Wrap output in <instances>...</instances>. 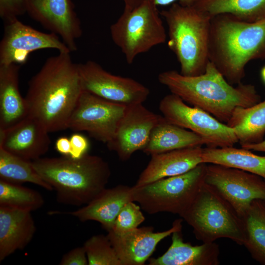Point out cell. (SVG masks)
<instances>
[{
  "label": "cell",
  "instance_id": "10",
  "mask_svg": "<svg viewBox=\"0 0 265 265\" xmlns=\"http://www.w3.org/2000/svg\"><path fill=\"white\" fill-rule=\"evenodd\" d=\"M126 107L83 90L68 120L67 129L86 132L96 140L107 144L114 137Z\"/></svg>",
  "mask_w": 265,
  "mask_h": 265
},
{
  "label": "cell",
  "instance_id": "15",
  "mask_svg": "<svg viewBox=\"0 0 265 265\" xmlns=\"http://www.w3.org/2000/svg\"><path fill=\"white\" fill-rule=\"evenodd\" d=\"M26 12L50 32L58 35L71 52L77 50L81 22L72 0H28Z\"/></svg>",
  "mask_w": 265,
  "mask_h": 265
},
{
  "label": "cell",
  "instance_id": "19",
  "mask_svg": "<svg viewBox=\"0 0 265 265\" xmlns=\"http://www.w3.org/2000/svg\"><path fill=\"white\" fill-rule=\"evenodd\" d=\"M202 152L201 146H196L152 155L150 161L133 186L138 187L185 173L203 163Z\"/></svg>",
  "mask_w": 265,
  "mask_h": 265
},
{
  "label": "cell",
  "instance_id": "39",
  "mask_svg": "<svg viewBox=\"0 0 265 265\" xmlns=\"http://www.w3.org/2000/svg\"><path fill=\"white\" fill-rule=\"evenodd\" d=\"M261 77L263 82L265 84V66L261 70Z\"/></svg>",
  "mask_w": 265,
  "mask_h": 265
},
{
  "label": "cell",
  "instance_id": "14",
  "mask_svg": "<svg viewBox=\"0 0 265 265\" xmlns=\"http://www.w3.org/2000/svg\"><path fill=\"white\" fill-rule=\"evenodd\" d=\"M145 107L143 104L127 106L114 137L106 144L123 161L129 159L147 145L151 132L163 118Z\"/></svg>",
  "mask_w": 265,
  "mask_h": 265
},
{
  "label": "cell",
  "instance_id": "35",
  "mask_svg": "<svg viewBox=\"0 0 265 265\" xmlns=\"http://www.w3.org/2000/svg\"><path fill=\"white\" fill-rule=\"evenodd\" d=\"M56 151L63 156H69L71 152L70 138L61 136L58 138L55 144Z\"/></svg>",
  "mask_w": 265,
  "mask_h": 265
},
{
  "label": "cell",
  "instance_id": "38",
  "mask_svg": "<svg viewBox=\"0 0 265 265\" xmlns=\"http://www.w3.org/2000/svg\"><path fill=\"white\" fill-rule=\"evenodd\" d=\"M144 0H122L124 4V10H130L139 5Z\"/></svg>",
  "mask_w": 265,
  "mask_h": 265
},
{
  "label": "cell",
  "instance_id": "21",
  "mask_svg": "<svg viewBox=\"0 0 265 265\" xmlns=\"http://www.w3.org/2000/svg\"><path fill=\"white\" fill-rule=\"evenodd\" d=\"M167 250L157 258H150L149 265H218L219 247L214 242L193 246L184 241L182 230L171 235Z\"/></svg>",
  "mask_w": 265,
  "mask_h": 265
},
{
  "label": "cell",
  "instance_id": "20",
  "mask_svg": "<svg viewBox=\"0 0 265 265\" xmlns=\"http://www.w3.org/2000/svg\"><path fill=\"white\" fill-rule=\"evenodd\" d=\"M36 230L31 212L0 206V262L24 249Z\"/></svg>",
  "mask_w": 265,
  "mask_h": 265
},
{
  "label": "cell",
  "instance_id": "32",
  "mask_svg": "<svg viewBox=\"0 0 265 265\" xmlns=\"http://www.w3.org/2000/svg\"><path fill=\"white\" fill-rule=\"evenodd\" d=\"M28 0H0V16L7 22L26 12Z\"/></svg>",
  "mask_w": 265,
  "mask_h": 265
},
{
  "label": "cell",
  "instance_id": "34",
  "mask_svg": "<svg viewBox=\"0 0 265 265\" xmlns=\"http://www.w3.org/2000/svg\"><path fill=\"white\" fill-rule=\"evenodd\" d=\"M70 140L71 152L69 157L78 159L87 153L89 144L85 136L80 133H74L70 137Z\"/></svg>",
  "mask_w": 265,
  "mask_h": 265
},
{
  "label": "cell",
  "instance_id": "36",
  "mask_svg": "<svg viewBox=\"0 0 265 265\" xmlns=\"http://www.w3.org/2000/svg\"><path fill=\"white\" fill-rule=\"evenodd\" d=\"M157 7L166 6L178 2L184 6L194 5L199 0H149Z\"/></svg>",
  "mask_w": 265,
  "mask_h": 265
},
{
  "label": "cell",
  "instance_id": "11",
  "mask_svg": "<svg viewBox=\"0 0 265 265\" xmlns=\"http://www.w3.org/2000/svg\"><path fill=\"white\" fill-rule=\"evenodd\" d=\"M205 182L227 201L241 218L253 200H265V180L243 170L207 163Z\"/></svg>",
  "mask_w": 265,
  "mask_h": 265
},
{
  "label": "cell",
  "instance_id": "30",
  "mask_svg": "<svg viewBox=\"0 0 265 265\" xmlns=\"http://www.w3.org/2000/svg\"><path fill=\"white\" fill-rule=\"evenodd\" d=\"M83 246L89 265H122L107 235L92 236Z\"/></svg>",
  "mask_w": 265,
  "mask_h": 265
},
{
  "label": "cell",
  "instance_id": "23",
  "mask_svg": "<svg viewBox=\"0 0 265 265\" xmlns=\"http://www.w3.org/2000/svg\"><path fill=\"white\" fill-rule=\"evenodd\" d=\"M205 145L196 133L168 122L164 117L152 130L142 151L148 155Z\"/></svg>",
  "mask_w": 265,
  "mask_h": 265
},
{
  "label": "cell",
  "instance_id": "13",
  "mask_svg": "<svg viewBox=\"0 0 265 265\" xmlns=\"http://www.w3.org/2000/svg\"><path fill=\"white\" fill-rule=\"evenodd\" d=\"M43 49L71 53L59 37L53 33L38 30L24 24L18 18L6 22L0 43V65L24 64L31 53Z\"/></svg>",
  "mask_w": 265,
  "mask_h": 265
},
{
  "label": "cell",
  "instance_id": "2",
  "mask_svg": "<svg viewBox=\"0 0 265 265\" xmlns=\"http://www.w3.org/2000/svg\"><path fill=\"white\" fill-rule=\"evenodd\" d=\"M158 78L171 93L225 124L237 107H249L261 101L254 85L230 84L210 61L205 72L199 75L187 76L168 70L159 73Z\"/></svg>",
  "mask_w": 265,
  "mask_h": 265
},
{
  "label": "cell",
  "instance_id": "26",
  "mask_svg": "<svg viewBox=\"0 0 265 265\" xmlns=\"http://www.w3.org/2000/svg\"><path fill=\"white\" fill-rule=\"evenodd\" d=\"M194 5L211 17L229 14L249 22L265 19V0H199Z\"/></svg>",
  "mask_w": 265,
  "mask_h": 265
},
{
  "label": "cell",
  "instance_id": "25",
  "mask_svg": "<svg viewBox=\"0 0 265 265\" xmlns=\"http://www.w3.org/2000/svg\"><path fill=\"white\" fill-rule=\"evenodd\" d=\"M202 161L243 170L265 180V156H259L244 148L234 146L203 148Z\"/></svg>",
  "mask_w": 265,
  "mask_h": 265
},
{
  "label": "cell",
  "instance_id": "28",
  "mask_svg": "<svg viewBox=\"0 0 265 265\" xmlns=\"http://www.w3.org/2000/svg\"><path fill=\"white\" fill-rule=\"evenodd\" d=\"M0 180L14 184L29 183L52 191L34 168L32 161L13 155L0 148Z\"/></svg>",
  "mask_w": 265,
  "mask_h": 265
},
{
  "label": "cell",
  "instance_id": "31",
  "mask_svg": "<svg viewBox=\"0 0 265 265\" xmlns=\"http://www.w3.org/2000/svg\"><path fill=\"white\" fill-rule=\"evenodd\" d=\"M141 209L134 201L127 203L121 210L110 231L120 234L138 228L145 219Z\"/></svg>",
  "mask_w": 265,
  "mask_h": 265
},
{
  "label": "cell",
  "instance_id": "22",
  "mask_svg": "<svg viewBox=\"0 0 265 265\" xmlns=\"http://www.w3.org/2000/svg\"><path fill=\"white\" fill-rule=\"evenodd\" d=\"M21 65H0V130L6 129L29 115L25 97L19 89Z\"/></svg>",
  "mask_w": 265,
  "mask_h": 265
},
{
  "label": "cell",
  "instance_id": "12",
  "mask_svg": "<svg viewBox=\"0 0 265 265\" xmlns=\"http://www.w3.org/2000/svg\"><path fill=\"white\" fill-rule=\"evenodd\" d=\"M84 91L106 100L125 106L143 104L150 91L128 77L115 75L93 60L78 64Z\"/></svg>",
  "mask_w": 265,
  "mask_h": 265
},
{
  "label": "cell",
  "instance_id": "1",
  "mask_svg": "<svg viewBox=\"0 0 265 265\" xmlns=\"http://www.w3.org/2000/svg\"><path fill=\"white\" fill-rule=\"evenodd\" d=\"M48 57L29 80L25 97L29 115L50 132L67 129L70 117L83 91L78 64L69 52Z\"/></svg>",
  "mask_w": 265,
  "mask_h": 265
},
{
  "label": "cell",
  "instance_id": "37",
  "mask_svg": "<svg viewBox=\"0 0 265 265\" xmlns=\"http://www.w3.org/2000/svg\"><path fill=\"white\" fill-rule=\"evenodd\" d=\"M241 147L249 150L265 152V139L258 143L241 146Z\"/></svg>",
  "mask_w": 265,
  "mask_h": 265
},
{
  "label": "cell",
  "instance_id": "16",
  "mask_svg": "<svg viewBox=\"0 0 265 265\" xmlns=\"http://www.w3.org/2000/svg\"><path fill=\"white\" fill-rule=\"evenodd\" d=\"M183 219H176L168 230L154 232L152 226H144L123 234L111 231L106 235L122 265H143L155 251L159 243L182 228Z\"/></svg>",
  "mask_w": 265,
  "mask_h": 265
},
{
  "label": "cell",
  "instance_id": "6",
  "mask_svg": "<svg viewBox=\"0 0 265 265\" xmlns=\"http://www.w3.org/2000/svg\"><path fill=\"white\" fill-rule=\"evenodd\" d=\"M203 243L220 238L244 245L246 233L242 219L214 188L204 183L190 207L181 216Z\"/></svg>",
  "mask_w": 265,
  "mask_h": 265
},
{
  "label": "cell",
  "instance_id": "7",
  "mask_svg": "<svg viewBox=\"0 0 265 265\" xmlns=\"http://www.w3.org/2000/svg\"><path fill=\"white\" fill-rule=\"evenodd\" d=\"M207 163L189 171L133 188V200L150 214L166 212L180 216L191 205L204 184Z\"/></svg>",
  "mask_w": 265,
  "mask_h": 265
},
{
  "label": "cell",
  "instance_id": "9",
  "mask_svg": "<svg viewBox=\"0 0 265 265\" xmlns=\"http://www.w3.org/2000/svg\"><path fill=\"white\" fill-rule=\"evenodd\" d=\"M159 109L169 123L199 135L207 147H231L238 142L234 130L226 124L199 107L186 105L176 95L164 96Z\"/></svg>",
  "mask_w": 265,
  "mask_h": 265
},
{
  "label": "cell",
  "instance_id": "4",
  "mask_svg": "<svg viewBox=\"0 0 265 265\" xmlns=\"http://www.w3.org/2000/svg\"><path fill=\"white\" fill-rule=\"evenodd\" d=\"M41 177L55 192L62 204L84 206L106 188L111 171L101 157L85 154L78 159L69 156L40 158L32 161Z\"/></svg>",
  "mask_w": 265,
  "mask_h": 265
},
{
  "label": "cell",
  "instance_id": "17",
  "mask_svg": "<svg viewBox=\"0 0 265 265\" xmlns=\"http://www.w3.org/2000/svg\"><path fill=\"white\" fill-rule=\"evenodd\" d=\"M49 133L40 120L29 115L14 125L0 130V148L33 161L48 151L51 143Z\"/></svg>",
  "mask_w": 265,
  "mask_h": 265
},
{
  "label": "cell",
  "instance_id": "24",
  "mask_svg": "<svg viewBox=\"0 0 265 265\" xmlns=\"http://www.w3.org/2000/svg\"><path fill=\"white\" fill-rule=\"evenodd\" d=\"M226 124L241 146L261 142L265 135V100L249 107H237Z\"/></svg>",
  "mask_w": 265,
  "mask_h": 265
},
{
  "label": "cell",
  "instance_id": "29",
  "mask_svg": "<svg viewBox=\"0 0 265 265\" xmlns=\"http://www.w3.org/2000/svg\"><path fill=\"white\" fill-rule=\"evenodd\" d=\"M44 204V199L38 191L0 180V206L31 212Z\"/></svg>",
  "mask_w": 265,
  "mask_h": 265
},
{
  "label": "cell",
  "instance_id": "8",
  "mask_svg": "<svg viewBox=\"0 0 265 265\" xmlns=\"http://www.w3.org/2000/svg\"><path fill=\"white\" fill-rule=\"evenodd\" d=\"M158 7L144 0L130 10H124L110 27L111 39L132 64L139 54L164 43L167 35Z\"/></svg>",
  "mask_w": 265,
  "mask_h": 265
},
{
  "label": "cell",
  "instance_id": "5",
  "mask_svg": "<svg viewBox=\"0 0 265 265\" xmlns=\"http://www.w3.org/2000/svg\"><path fill=\"white\" fill-rule=\"evenodd\" d=\"M160 14L168 27V47L176 56L180 73L187 76L203 74L209 62L212 17L194 5L178 2Z\"/></svg>",
  "mask_w": 265,
  "mask_h": 265
},
{
  "label": "cell",
  "instance_id": "18",
  "mask_svg": "<svg viewBox=\"0 0 265 265\" xmlns=\"http://www.w3.org/2000/svg\"><path fill=\"white\" fill-rule=\"evenodd\" d=\"M130 201H133L132 186L119 185L105 188L89 203L75 211L52 213L70 214L81 222L95 221L108 232L122 209Z\"/></svg>",
  "mask_w": 265,
  "mask_h": 265
},
{
  "label": "cell",
  "instance_id": "3",
  "mask_svg": "<svg viewBox=\"0 0 265 265\" xmlns=\"http://www.w3.org/2000/svg\"><path fill=\"white\" fill-rule=\"evenodd\" d=\"M209 58L230 84L241 82L248 62L265 59V19L249 22L229 14L212 17Z\"/></svg>",
  "mask_w": 265,
  "mask_h": 265
},
{
  "label": "cell",
  "instance_id": "33",
  "mask_svg": "<svg viewBox=\"0 0 265 265\" xmlns=\"http://www.w3.org/2000/svg\"><path fill=\"white\" fill-rule=\"evenodd\" d=\"M60 265H88L86 254L83 246L75 247L62 257Z\"/></svg>",
  "mask_w": 265,
  "mask_h": 265
},
{
  "label": "cell",
  "instance_id": "27",
  "mask_svg": "<svg viewBox=\"0 0 265 265\" xmlns=\"http://www.w3.org/2000/svg\"><path fill=\"white\" fill-rule=\"evenodd\" d=\"M241 218L246 233L243 245L255 260L265 265V200H253Z\"/></svg>",
  "mask_w": 265,
  "mask_h": 265
}]
</instances>
